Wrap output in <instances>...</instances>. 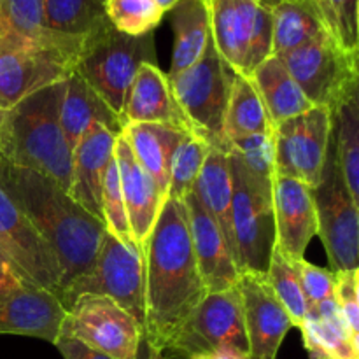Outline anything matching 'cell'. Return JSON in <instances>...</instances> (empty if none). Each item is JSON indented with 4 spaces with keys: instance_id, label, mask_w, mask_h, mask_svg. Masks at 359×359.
<instances>
[{
    "instance_id": "cell-40",
    "label": "cell",
    "mask_w": 359,
    "mask_h": 359,
    "mask_svg": "<svg viewBox=\"0 0 359 359\" xmlns=\"http://www.w3.org/2000/svg\"><path fill=\"white\" fill-rule=\"evenodd\" d=\"M294 263L298 279H300L302 290H304L305 300L309 307H316L321 302L333 298L335 294V272L330 269H321L318 265H312L307 259H298Z\"/></svg>"
},
{
    "instance_id": "cell-11",
    "label": "cell",
    "mask_w": 359,
    "mask_h": 359,
    "mask_svg": "<svg viewBox=\"0 0 359 359\" xmlns=\"http://www.w3.org/2000/svg\"><path fill=\"white\" fill-rule=\"evenodd\" d=\"M318 212V237L325 245L330 270L359 269V203L354 202L337 165L333 146L326 158L321 181L312 188Z\"/></svg>"
},
{
    "instance_id": "cell-37",
    "label": "cell",
    "mask_w": 359,
    "mask_h": 359,
    "mask_svg": "<svg viewBox=\"0 0 359 359\" xmlns=\"http://www.w3.org/2000/svg\"><path fill=\"white\" fill-rule=\"evenodd\" d=\"M102 219L107 233H111L116 241L121 242L126 248H139L132 237L130 230L128 216H126V207L123 202L121 186H119V174L116 160L112 158L105 170L104 182H102Z\"/></svg>"
},
{
    "instance_id": "cell-2",
    "label": "cell",
    "mask_w": 359,
    "mask_h": 359,
    "mask_svg": "<svg viewBox=\"0 0 359 359\" xmlns=\"http://www.w3.org/2000/svg\"><path fill=\"white\" fill-rule=\"evenodd\" d=\"M0 188L55 252L63 273L62 291L93 265L105 226L62 186L39 172L0 160Z\"/></svg>"
},
{
    "instance_id": "cell-26",
    "label": "cell",
    "mask_w": 359,
    "mask_h": 359,
    "mask_svg": "<svg viewBox=\"0 0 359 359\" xmlns=\"http://www.w3.org/2000/svg\"><path fill=\"white\" fill-rule=\"evenodd\" d=\"M249 77L258 90L273 126L314 107L277 56H269Z\"/></svg>"
},
{
    "instance_id": "cell-5",
    "label": "cell",
    "mask_w": 359,
    "mask_h": 359,
    "mask_svg": "<svg viewBox=\"0 0 359 359\" xmlns=\"http://www.w3.org/2000/svg\"><path fill=\"white\" fill-rule=\"evenodd\" d=\"M144 63H156L154 35L132 37L118 32L107 21L83 39L74 72L121 116L130 84Z\"/></svg>"
},
{
    "instance_id": "cell-38",
    "label": "cell",
    "mask_w": 359,
    "mask_h": 359,
    "mask_svg": "<svg viewBox=\"0 0 359 359\" xmlns=\"http://www.w3.org/2000/svg\"><path fill=\"white\" fill-rule=\"evenodd\" d=\"M44 27V0H0V35L39 39Z\"/></svg>"
},
{
    "instance_id": "cell-18",
    "label": "cell",
    "mask_w": 359,
    "mask_h": 359,
    "mask_svg": "<svg viewBox=\"0 0 359 359\" xmlns=\"http://www.w3.org/2000/svg\"><path fill=\"white\" fill-rule=\"evenodd\" d=\"M182 203L188 216L196 266L205 291L217 293L235 287L238 280V269L219 226L193 191L182 200Z\"/></svg>"
},
{
    "instance_id": "cell-8",
    "label": "cell",
    "mask_w": 359,
    "mask_h": 359,
    "mask_svg": "<svg viewBox=\"0 0 359 359\" xmlns=\"http://www.w3.org/2000/svg\"><path fill=\"white\" fill-rule=\"evenodd\" d=\"M280 62L311 104L332 114L359 93V55L346 51L332 34L319 35L280 56Z\"/></svg>"
},
{
    "instance_id": "cell-13",
    "label": "cell",
    "mask_w": 359,
    "mask_h": 359,
    "mask_svg": "<svg viewBox=\"0 0 359 359\" xmlns=\"http://www.w3.org/2000/svg\"><path fill=\"white\" fill-rule=\"evenodd\" d=\"M219 347H231L248 354L237 286L207 293L161 354L167 359H189Z\"/></svg>"
},
{
    "instance_id": "cell-1",
    "label": "cell",
    "mask_w": 359,
    "mask_h": 359,
    "mask_svg": "<svg viewBox=\"0 0 359 359\" xmlns=\"http://www.w3.org/2000/svg\"><path fill=\"white\" fill-rule=\"evenodd\" d=\"M205 294L184 203L167 198L144 249V340L147 346L163 353Z\"/></svg>"
},
{
    "instance_id": "cell-33",
    "label": "cell",
    "mask_w": 359,
    "mask_h": 359,
    "mask_svg": "<svg viewBox=\"0 0 359 359\" xmlns=\"http://www.w3.org/2000/svg\"><path fill=\"white\" fill-rule=\"evenodd\" d=\"M226 153L241 160L252 184L265 196L272 198V182L276 175L273 133H252L226 140Z\"/></svg>"
},
{
    "instance_id": "cell-32",
    "label": "cell",
    "mask_w": 359,
    "mask_h": 359,
    "mask_svg": "<svg viewBox=\"0 0 359 359\" xmlns=\"http://www.w3.org/2000/svg\"><path fill=\"white\" fill-rule=\"evenodd\" d=\"M107 21L105 0H44V27L55 34L84 39Z\"/></svg>"
},
{
    "instance_id": "cell-12",
    "label": "cell",
    "mask_w": 359,
    "mask_h": 359,
    "mask_svg": "<svg viewBox=\"0 0 359 359\" xmlns=\"http://www.w3.org/2000/svg\"><path fill=\"white\" fill-rule=\"evenodd\" d=\"M58 337L79 340L112 359H135L144 330L111 298L81 294L65 311Z\"/></svg>"
},
{
    "instance_id": "cell-28",
    "label": "cell",
    "mask_w": 359,
    "mask_h": 359,
    "mask_svg": "<svg viewBox=\"0 0 359 359\" xmlns=\"http://www.w3.org/2000/svg\"><path fill=\"white\" fill-rule=\"evenodd\" d=\"M330 34L318 0H283L272 9V55L280 58Z\"/></svg>"
},
{
    "instance_id": "cell-41",
    "label": "cell",
    "mask_w": 359,
    "mask_h": 359,
    "mask_svg": "<svg viewBox=\"0 0 359 359\" xmlns=\"http://www.w3.org/2000/svg\"><path fill=\"white\" fill-rule=\"evenodd\" d=\"M335 302L344 321L359 339V269L335 272Z\"/></svg>"
},
{
    "instance_id": "cell-30",
    "label": "cell",
    "mask_w": 359,
    "mask_h": 359,
    "mask_svg": "<svg viewBox=\"0 0 359 359\" xmlns=\"http://www.w3.org/2000/svg\"><path fill=\"white\" fill-rule=\"evenodd\" d=\"M224 139L273 133V125L251 77L233 72L223 123Z\"/></svg>"
},
{
    "instance_id": "cell-22",
    "label": "cell",
    "mask_w": 359,
    "mask_h": 359,
    "mask_svg": "<svg viewBox=\"0 0 359 359\" xmlns=\"http://www.w3.org/2000/svg\"><path fill=\"white\" fill-rule=\"evenodd\" d=\"M116 137L100 125L88 130L72 151V181L69 195L84 210L102 219V182L109 161L114 158Z\"/></svg>"
},
{
    "instance_id": "cell-24",
    "label": "cell",
    "mask_w": 359,
    "mask_h": 359,
    "mask_svg": "<svg viewBox=\"0 0 359 359\" xmlns=\"http://www.w3.org/2000/svg\"><path fill=\"white\" fill-rule=\"evenodd\" d=\"M298 328L311 359H359V339L344 321L335 297L312 307Z\"/></svg>"
},
{
    "instance_id": "cell-39",
    "label": "cell",
    "mask_w": 359,
    "mask_h": 359,
    "mask_svg": "<svg viewBox=\"0 0 359 359\" xmlns=\"http://www.w3.org/2000/svg\"><path fill=\"white\" fill-rule=\"evenodd\" d=\"M332 37L346 51L359 55V6L358 0H318Z\"/></svg>"
},
{
    "instance_id": "cell-23",
    "label": "cell",
    "mask_w": 359,
    "mask_h": 359,
    "mask_svg": "<svg viewBox=\"0 0 359 359\" xmlns=\"http://www.w3.org/2000/svg\"><path fill=\"white\" fill-rule=\"evenodd\" d=\"M60 125L72 151L91 126L100 125L114 135H121L125 128L121 116L116 114L77 72H72L65 79V91L60 105Z\"/></svg>"
},
{
    "instance_id": "cell-10",
    "label": "cell",
    "mask_w": 359,
    "mask_h": 359,
    "mask_svg": "<svg viewBox=\"0 0 359 359\" xmlns=\"http://www.w3.org/2000/svg\"><path fill=\"white\" fill-rule=\"evenodd\" d=\"M231 174V224L238 273L265 276L276 248L272 198L263 195L233 153H228Z\"/></svg>"
},
{
    "instance_id": "cell-16",
    "label": "cell",
    "mask_w": 359,
    "mask_h": 359,
    "mask_svg": "<svg viewBox=\"0 0 359 359\" xmlns=\"http://www.w3.org/2000/svg\"><path fill=\"white\" fill-rule=\"evenodd\" d=\"M237 290L248 339V358L277 359L287 332L294 328L290 316L262 273H238Z\"/></svg>"
},
{
    "instance_id": "cell-14",
    "label": "cell",
    "mask_w": 359,
    "mask_h": 359,
    "mask_svg": "<svg viewBox=\"0 0 359 359\" xmlns=\"http://www.w3.org/2000/svg\"><path fill=\"white\" fill-rule=\"evenodd\" d=\"M332 132V112L319 105L273 126L276 174L290 175L316 188L325 170Z\"/></svg>"
},
{
    "instance_id": "cell-42",
    "label": "cell",
    "mask_w": 359,
    "mask_h": 359,
    "mask_svg": "<svg viewBox=\"0 0 359 359\" xmlns=\"http://www.w3.org/2000/svg\"><path fill=\"white\" fill-rule=\"evenodd\" d=\"M56 349L60 351L63 359H112L98 351L91 349L86 344L79 342L76 339H67V337H58L55 342Z\"/></svg>"
},
{
    "instance_id": "cell-45",
    "label": "cell",
    "mask_w": 359,
    "mask_h": 359,
    "mask_svg": "<svg viewBox=\"0 0 359 359\" xmlns=\"http://www.w3.org/2000/svg\"><path fill=\"white\" fill-rule=\"evenodd\" d=\"M154 354H156V351L151 349V347L147 346L146 340H142V344H140L139 353H137L135 359H154Z\"/></svg>"
},
{
    "instance_id": "cell-20",
    "label": "cell",
    "mask_w": 359,
    "mask_h": 359,
    "mask_svg": "<svg viewBox=\"0 0 359 359\" xmlns=\"http://www.w3.org/2000/svg\"><path fill=\"white\" fill-rule=\"evenodd\" d=\"M62 304L55 294L21 287L0 294V335H20L55 344L63 321Z\"/></svg>"
},
{
    "instance_id": "cell-19",
    "label": "cell",
    "mask_w": 359,
    "mask_h": 359,
    "mask_svg": "<svg viewBox=\"0 0 359 359\" xmlns=\"http://www.w3.org/2000/svg\"><path fill=\"white\" fill-rule=\"evenodd\" d=\"M114 160L118 165L119 186H121L132 237L144 252L165 198L161 196L154 179L135 160L123 135L116 137Z\"/></svg>"
},
{
    "instance_id": "cell-9",
    "label": "cell",
    "mask_w": 359,
    "mask_h": 359,
    "mask_svg": "<svg viewBox=\"0 0 359 359\" xmlns=\"http://www.w3.org/2000/svg\"><path fill=\"white\" fill-rule=\"evenodd\" d=\"M210 39L223 62L241 76L272 56V9L259 0H205Z\"/></svg>"
},
{
    "instance_id": "cell-17",
    "label": "cell",
    "mask_w": 359,
    "mask_h": 359,
    "mask_svg": "<svg viewBox=\"0 0 359 359\" xmlns=\"http://www.w3.org/2000/svg\"><path fill=\"white\" fill-rule=\"evenodd\" d=\"M272 210L276 249L291 262L305 258L312 237L318 235L312 188L290 175H273Z\"/></svg>"
},
{
    "instance_id": "cell-47",
    "label": "cell",
    "mask_w": 359,
    "mask_h": 359,
    "mask_svg": "<svg viewBox=\"0 0 359 359\" xmlns=\"http://www.w3.org/2000/svg\"><path fill=\"white\" fill-rule=\"evenodd\" d=\"M259 2H262L265 7H269V9H273V7H276L277 4L283 2V0H259Z\"/></svg>"
},
{
    "instance_id": "cell-48",
    "label": "cell",
    "mask_w": 359,
    "mask_h": 359,
    "mask_svg": "<svg viewBox=\"0 0 359 359\" xmlns=\"http://www.w3.org/2000/svg\"><path fill=\"white\" fill-rule=\"evenodd\" d=\"M154 359H167V358H165V356H163V354L156 353V354H154Z\"/></svg>"
},
{
    "instance_id": "cell-31",
    "label": "cell",
    "mask_w": 359,
    "mask_h": 359,
    "mask_svg": "<svg viewBox=\"0 0 359 359\" xmlns=\"http://www.w3.org/2000/svg\"><path fill=\"white\" fill-rule=\"evenodd\" d=\"M332 146L346 188L359 203V93L332 114Z\"/></svg>"
},
{
    "instance_id": "cell-29",
    "label": "cell",
    "mask_w": 359,
    "mask_h": 359,
    "mask_svg": "<svg viewBox=\"0 0 359 359\" xmlns=\"http://www.w3.org/2000/svg\"><path fill=\"white\" fill-rule=\"evenodd\" d=\"M174 46L168 76L195 65L210 41L209 11L205 0H179L170 9Z\"/></svg>"
},
{
    "instance_id": "cell-43",
    "label": "cell",
    "mask_w": 359,
    "mask_h": 359,
    "mask_svg": "<svg viewBox=\"0 0 359 359\" xmlns=\"http://www.w3.org/2000/svg\"><path fill=\"white\" fill-rule=\"evenodd\" d=\"M21 287H27V286H25L23 280L20 279L16 270L11 266L9 262H7L6 256L0 252V294L9 293V291L21 290Z\"/></svg>"
},
{
    "instance_id": "cell-7",
    "label": "cell",
    "mask_w": 359,
    "mask_h": 359,
    "mask_svg": "<svg viewBox=\"0 0 359 359\" xmlns=\"http://www.w3.org/2000/svg\"><path fill=\"white\" fill-rule=\"evenodd\" d=\"M81 294L111 298L144 330V252L139 248H126L105 231L93 265L63 287L58 298L63 311H69Z\"/></svg>"
},
{
    "instance_id": "cell-34",
    "label": "cell",
    "mask_w": 359,
    "mask_h": 359,
    "mask_svg": "<svg viewBox=\"0 0 359 359\" xmlns=\"http://www.w3.org/2000/svg\"><path fill=\"white\" fill-rule=\"evenodd\" d=\"M265 279L269 283L270 290L280 302L284 311L290 316L293 326H300L305 321V318L311 312L307 300H305L304 290H302L300 279H298L297 269L291 259L280 255L276 248H273L272 256H270L269 270L265 273Z\"/></svg>"
},
{
    "instance_id": "cell-35",
    "label": "cell",
    "mask_w": 359,
    "mask_h": 359,
    "mask_svg": "<svg viewBox=\"0 0 359 359\" xmlns=\"http://www.w3.org/2000/svg\"><path fill=\"white\" fill-rule=\"evenodd\" d=\"M209 149V144L193 133H186L182 137L172 156L167 198L182 202L193 191Z\"/></svg>"
},
{
    "instance_id": "cell-21",
    "label": "cell",
    "mask_w": 359,
    "mask_h": 359,
    "mask_svg": "<svg viewBox=\"0 0 359 359\" xmlns=\"http://www.w3.org/2000/svg\"><path fill=\"white\" fill-rule=\"evenodd\" d=\"M123 123H156L191 133L177 107L167 74L158 63H144L133 77L121 112Z\"/></svg>"
},
{
    "instance_id": "cell-6",
    "label": "cell",
    "mask_w": 359,
    "mask_h": 359,
    "mask_svg": "<svg viewBox=\"0 0 359 359\" xmlns=\"http://www.w3.org/2000/svg\"><path fill=\"white\" fill-rule=\"evenodd\" d=\"M167 77L175 104L193 135L205 140L210 147L226 151L223 123L233 70L223 62L212 39L195 65L172 76L167 74Z\"/></svg>"
},
{
    "instance_id": "cell-27",
    "label": "cell",
    "mask_w": 359,
    "mask_h": 359,
    "mask_svg": "<svg viewBox=\"0 0 359 359\" xmlns=\"http://www.w3.org/2000/svg\"><path fill=\"white\" fill-rule=\"evenodd\" d=\"M193 193L200 200V203L205 207L210 217L216 221L231 255H233V259H237L233 224H231V174L226 151L210 147L198 179L195 182ZM235 265H237V262H235Z\"/></svg>"
},
{
    "instance_id": "cell-25",
    "label": "cell",
    "mask_w": 359,
    "mask_h": 359,
    "mask_svg": "<svg viewBox=\"0 0 359 359\" xmlns=\"http://www.w3.org/2000/svg\"><path fill=\"white\" fill-rule=\"evenodd\" d=\"M121 135L140 167L154 179L161 196L167 200L172 156L186 133L156 123H126Z\"/></svg>"
},
{
    "instance_id": "cell-36",
    "label": "cell",
    "mask_w": 359,
    "mask_h": 359,
    "mask_svg": "<svg viewBox=\"0 0 359 359\" xmlns=\"http://www.w3.org/2000/svg\"><path fill=\"white\" fill-rule=\"evenodd\" d=\"M105 16L118 32L140 37L153 34L165 11L154 0H105Z\"/></svg>"
},
{
    "instance_id": "cell-46",
    "label": "cell",
    "mask_w": 359,
    "mask_h": 359,
    "mask_svg": "<svg viewBox=\"0 0 359 359\" xmlns=\"http://www.w3.org/2000/svg\"><path fill=\"white\" fill-rule=\"evenodd\" d=\"M154 2H156L158 6L165 11V13H168V11H170L172 7L179 2V0H154Z\"/></svg>"
},
{
    "instance_id": "cell-44",
    "label": "cell",
    "mask_w": 359,
    "mask_h": 359,
    "mask_svg": "<svg viewBox=\"0 0 359 359\" xmlns=\"http://www.w3.org/2000/svg\"><path fill=\"white\" fill-rule=\"evenodd\" d=\"M189 359H249L248 354L241 353L237 349H231V347H219V349L207 351V353L196 354V356Z\"/></svg>"
},
{
    "instance_id": "cell-15",
    "label": "cell",
    "mask_w": 359,
    "mask_h": 359,
    "mask_svg": "<svg viewBox=\"0 0 359 359\" xmlns=\"http://www.w3.org/2000/svg\"><path fill=\"white\" fill-rule=\"evenodd\" d=\"M0 252L27 287L62 293L63 273L55 252L28 217L0 188Z\"/></svg>"
},
{
    "instance_id": "cell-4",
    "label": "cell",
    "mask_w": 359,
    "mask_h": 359,
    "mask_svg": "<svg viewBox=\"0 0 359 359\" xmlns=\"http://www.w3.org/2000/svg\"><path fill=\"white\" fill-rule=\"evenodd\" d=\"M83 39L55 34L39 39L0 35V111L65 81L76 70Z\"/></svg>"
},
{
    "instance_id": "cell-3",
    "label": "cell",
    "mask_w": 359,
    "mask_h": 359,
    "mask_svg": "<svg viewBox=\"0 0 359 359\" xmlns=\"http://www.w3.org/2000/svg\"><path fill=\"white\" fill-rule=\"evenodd\" d=\"M65 81L0 111V160L53 179L69 193L72 147L60 125Z\"/></svg>"
}]
</instances>
